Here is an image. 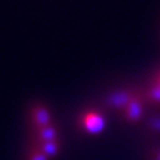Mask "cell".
<instances>
[{"mask_svg": "<svg viewBox=\"0 0 160 160\" xmlns=\"http://www.w3.org/2000/svg\"><path fill=\"white\" fill-rule=\"evenodd\" d=\"M139 86H119L110 90L102 98L104 105L111 111H117L121 114L125 110L132 97L135 96Z\"/></svg>", "mask_w": 160, "mask_h": 160, "instance_id": "3", "label": "cell"}, {"mask_svg": "<svg viewBox=\"0 0 160 160\" xmlns=\"http://www.w3.org/2000/svg\"><path fill=\"white\" fill-rule=\"evenodd\" d=\"M52 112L51 110L42 102H35L32 107L30 108V122L32 129H38V128H44L48 125H52Z\"/></svg>", "mask_w": 160, "mask_h": 160, "instance_id": "4", "label": "cell"}, {"mask_svg": "<svg viewBox=\"0 0 160 160\" xmlns=\"http://www.w3.org/2000/svg\"><path fill=\"white\" fill-rule=\"evenodd\" d=\"M59 138V129L56 125H48L44 128H38V129H32V135H31V141L32 142H52L58 141Z\"/></svg>", "mask_w": 160, "mask_h": 160, "instance_id": "5", "label": "cell"}, {"mask_svg": "<svg viewBox=\"0 0 160 160\" xmlns=\"http://www.w3.org/2000/svg\"><path fill=\"white\" fill-rule=\"evenodd\" d=\"M30 146L35 148V149H38L41 153H44L45 156H48L49 159L55 158V156H58L59 153H61L62 150V141L61 139H58V141H52V142H32L31 141Z\"/></svg>", "mask_w": 160, "mask_h": 160, "instance_id": "7", "label": "cell"}, {"mask_svg": "<svg viewBox=\"0 0 160 160\" xmlns=\"http://www.w3.org/2000/svg\"><path fill=\"white\" fill-rule=\"evenodd\" d=\"M141 125L142 131L146 136L160 139V112L148 114V117Z\"/></svg>", "mask_w": 160, "mask_h": 160, "instance_id": "6", "label": "cell"}, {"mask_svg": "<svg viewBox=\"0 0 160 160\" xmlns=\"http://www.w3.org/2000/svg\"><path fill=\"white\" fill-rule=\"evenodd\" d=\"M148 110H149V105L145 98L143 87L139 86L135 96L132 97L129 104L125 107V110L119 114V117L124 124L135 127V125H141L145 121V118L148 117Z\"/></svg>", "mask_w": 160, "mask_h": 160, "instance_id": "1", "label": "cell"}, {"mask_svg": "<svg viewBox=\"0 0 160 160\" xmlns=\"http://www.w3.org/2000/svg\"><path fill=\"white\" fill-rule=\"evenodd\" d=\"M25 160H51V159L48 158V156H45L44 153H41L38 149L30 146L28 148L27 156H25Z\"/></svg>", "mask_w": 160, "mask_h": 160, "instance_id": "9", "label": "cell"}, {"mask_svg": "<svg viewBox=\"0 0 160 160\" xmlns=\"http://www.w3.org/2000/svg\"><path fill=\"white\" fill-rule=\"evenodd\" d=\"M150 80H153L155 83H158V84L160 86V68H158V69L155 70V72L150 75V78H149Z\"/></svg>", "mask_w": 160, "mask_h": 160, "instance_id": "10", "label": "cell"}, {"mask_svg": "<svg viewBox=\"0 0 160 160\" xmlns=\"http://www.w3.org/2000/svg\"><path fill=\"white\" fill-rule=\"evenodd\" d=\"M107 118L98 110H83L78 117V127L82 132L87 135H100L107 128Z\"/></svg>", "mask_w": 160, "mask_h": 160, "instance_id": "2", "label": "cell"}, {"mask_svg": "<svg viewBox=\"0 0 160 160\" xmlns=\"http://www.w3.org/2000/svg\"><path fill=\"white\" fill-rule=\"evenodd\" d=\"M146 160H160V141L153 143L146 150Z\"/></svg>", "mask_w": 160, "mask_h": 160, "instance_id": "8", "label": "cell"}]
</instances>
